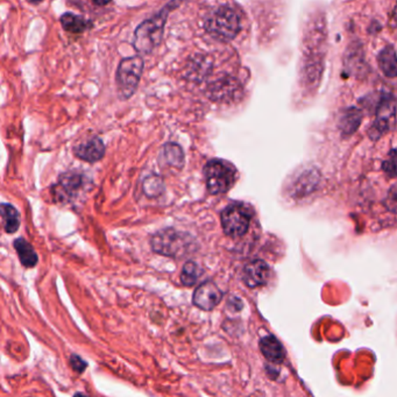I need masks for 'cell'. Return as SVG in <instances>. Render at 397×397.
<instances>
[{
	"mask_svg": "<svg viewBox=\"0 0 397 397\" xmlns=\"http://www.w3.org/2000/svg\"><path fill=\"white\" fill-rule=\"evenodd\" d=\"M177 5L179 4H168L160 11L159 13H156L147 20L142 21L137 27L132 45L140 56L151 54L156 47H159L165 34L167 18L169 15L170 11L175 8Z\"/></svg>",
	"mask_w": 397,
	"mask_h": 397,
	"instance_id": "6da1fadb",
	"label": "cell"
},
{
	"mask_svg": "<svg viewBox=\"0 0 397 397\" xmlns=\"http://www.w3.org/2000/svg\"><path fill=\"white\" fill-rule=\"evenodd\" d=\"M151 246L156 254L175 259L191 254L197 249L196 242L190 235L175 228H163L156 232L151 239Z\"/></svg>",
	"mask_w": 397,
	"mask_h": 397,
	"instance_id": "7a4b0ae2",
	"label": "cell"
},
{
	"mask_svg": "<svg viewBox=\"0 0 397 397\" xmlns=\"http://www.w3.org/2000/svg\"><path fill=\"white\" fill-rule=\"evenodd\" d=\"M239 13L230 6H221L209 14L204 22L205 31L218 41L230 42L240 32Z\"/></svg>",
	"mask_w": 397,
	"mask_h": 397,
	"instance_id": "3957f363",
	"label": "cell"
},
{
	"mask_svg": "<svg viewBox=\"0 0 397 397\" xmlns=\"http://www.w3.org/2000/svg\"><path fill=\"white\" fill-rule=\"evenodd\" d=\"M145 62L141 56H132L121 60L116 73L118 97L127 100L135 94L144 73Z\"/></svg>",
	"mask_w": 397,
	"mask_h": 397,
	"instance_id": "277c9868",
	"label": "cell"
},
{
	"mask_svg": "<svg viewBox=\"0 0 397 397\" xmlns=\"http://www.w3.org/2000/svg\"><path fill=\"white\" fill-rule=\"evenodd\" d=\"M90 183L85 174L78 170H68L60 174L57 182L50 188V195L56 203H73L90 187Z\"/></svg>",
	"mask_w": 397,
	"mask_h": 397,
	"instance_id": "5b68a950",
	"label": "cell"
},
{
	"mask_svg": "<svg viewBox=\"0 0 397 397\" xmlns=\"http://www.w3.org/2000/svg\"><path fill=\"white\" fill-rule=\"evenodd\" d=\"M207 190L212 195L224 194L237 181L235 166L224 160H212L204 168Z\"/></svg>",
	"mask_w": 397,
	"mask_h": 397,
	"instance_id": "8992f818",
	"label": "cell"
},
{
	"mask_svg": "<svg viewBox=\"0 0 397 397\" xmlns=\"http://www.w3.org/2000/svg\"><path fill=\"white\" fill-rule=\"evenodd\" d=\"M251 218L249 207L242 204H232L221 212V226L228 237L239 238L249 231Z\"/></svg>",
	"mask_w": 397,
	"mask_h": 397,
	"instance_id": "52a82bcc",
	"label": "cell"
},
{
	"mask_svg": "<svg viewBox=\"0 0 397 397\" xmlns=\"http://www.w3.org/2000/svg\"><path fill=\"white\" fill-rule=\"evenodd\" d=\"M395 116H396V103H395L394 96L391 94H384L381 97L380 103L377 106V119L368 131L370 138L377 140L391 127H394Z\"/></svg>",
	"mask_w": 397,
	"mask_h": 397,
	"instance_id": "ba28073f",
	"label": "cell"
},
{
	"mask_svg": "<svg viewBox=\"0 0 397 397\" xmlns=\"http://www.w3.org/2000/svg\"><path fill=\"white\" fill-rule=\"evenodd\" d=\"M73 153L77 159L92 165L104 159L105 153H106V147L99 137H92V138L88 139L87 141L81 142L78 145L75 146Z\"/></svg>",
	"mask_w": 397,
	"mask_h": 397,
	"instance_id": "9c48e42d",
	"label": "cell"
},
{
	"mask_svg": "<svg viewBox=\"0 0 397 397\" xmlns=\"http://www.w3.org/2000/svg\"><path fill=\"white\" fill-rule=\"evenodd\" d=\"M221 298H223V293L221 289L214 282L209 281V282L200 284V287L195 291L193 302L202 310L211 311L221 303Z\"/></svg>",
	"mask_w": 397,
	"mask_h": 397,
	"instance_id": "30bf717a",
	"label": "cell"
},
{
	"mask_svg": "<svg viewBox=\"0 0 397 397\" xmlns=\"http://www.w3.org/2000/svg\"><path fill=\"white\" fill-rule=\"evenodd\" d=\"M270 266L263 260H253L246 265L242 272V281L246 287L256 288L263 286L270 279Z\"/></svg>",
	"mask_w": 397,
	"mask_h": 397,
	"instance_id": "8fae6325",
	"label": "cell"
},
{
	"mask_svg": "<svg viewBox=\"0 0 397 397\" xmlns=\"http://www.w3.org/2000/svg\"><path fill=\"white\" fill-rule=\"evenodd\" d=\"M60 22L64 31L74 35L84 34L85 32L90 31L91 28L94 27V21L73 12L63 13L60 18Z\"/></svg>",
	"mask_w": 397,
	"mask_h": 397,
	"instance_id": "7c38bea8",
	"label": "cell"
},
{
	"mask_svg": "<svg viewBox=\"0 0 397 397\" xmlns=\"http://www.w3.org/2000/svg\"><path fill=\"white\" fill-rule=\"evenodd\" d=\"M260 349L263 356L273 363H282L286 359V351L280 340L274 335H266L260 340Z\"/></svg>",
	"mask_w": 397,
	"mask_h": 397,
	"instance_id": "4fadbf2b",
	"label": "cell"
},
{
	"mask_svg": "<svg viewBox=\"0 0 397 397\" xmlns=\"http://www.w3.org/2000/svg\"><path fill=\"white\" fill-rule=\"evenodd\" d=\"M363 120V113L356 107H349L340 112L338 119V127L344 137H349L356 133Z\"/></svg>",
	"mask_w": 397,
	"mask_h": 397,
	"instance_id": "5bb4252c",
	"label": "cell"
},
{
	"mask_svg": "<svg viewBox=\"0 0 397 397\" xmlns=\"http://www.w3.org/2000/svg\"><path fill=\"white\" fill-rule=\"evenodd\" d=\"M13 247L25 268H34L38 265L39 256L31 242L20 237L14 240Z\"/></svg>",
	"mask_w": 397,
	"mask_h": 397,
	"instance_id": "9a60e30c",
	"label": "cell"
},
{
	"mask_svg": "<svg viewBox=\"0 0 397 397\" xmlns=\"http://www.w3.org/2000/svg\"><path fill=\"white\" fill-rule=\"evenodd\" d=\"M0 217L7 235H14L20 228V214L17 207L10 203H0Z\"/></svg>",
	"mask_w": 397,
	"mask_h": 397,
	"instance_id": "2e32d148",
	"label": "cell"
},
{
	"mask_svg": "<svg viewBox=\"0 0 397 397\" xmlns=\"http://www.w3.org/2000/svg\"><path fill=\"white\" fill-rule=\"evenodd\" d=\"M377 62L384 75L394 78L397 74L396 52L393 46H387L381 50Z\"/></svg>",
	"mask_w": 397,
	"mask_h": 397,
	"instance_id": "e0dca14e",
	"label": "cell"
},
{
	"mask_svg": "<svg viewBox=\"0 0 397 397\" xmlns=\"http://www.w3.org/2000/svg\"><path fill=\"white\" fill-rule=\"evenodd\" d=\"M319 176L316 175V172L310 170L300 175V179L294 183V194L298 196H305L310 194L314 190V188L317 187Z\"/></svg>",
	"mask_w": 397,
	"mask_h": 397,
	"instance_id": "ac0fdd59",
	"label": "cell"
},
{
	"mask_svg": "<svg viewBox=\"0 0 397 397\" xmlns=\"http://www.w3.org/2000/svg\"><path fill=\"white\" fill-rule=\"evenodd\" d=\"M162 158L165 162L174 168L181 169L184 166V153L177 144H166L162 148Z\"/></svg>",
	"mask_w": 397,
	"mask_h": 397,
	"instance_id": "d6986e66",
	"label": "cell"
},
{
	"mask_svg": "<svg viewBox=\"0 0 397 397\" xmlns=\"http://www.w3.org/2000/svg\"><path fill=\"white\" fill-rule=\"evenodd\" d=\"M142 191L148 198L160 197L165 191V182L159 175L152 174L142 181Z\"/></svg>",
	"mask_w": 397,
	"mask_h": 397,
	"instance_id": "ffe728a7",
	"label": "cell"
},
{
	"mask_svg": "<svg viewBox=\"0 0 397 397\" xmlns=\"http://www.w3.org/2000/svg\"><path fill=\"white\" fill-rule=\"evenodd\" d=\"M202 270L198 267L197 263H193V261H188L183 266L182 273H181V281L184 286L191 287L197 282L200 279Z\"/></svg>",
	"mask_w": 397,
	"mask_h": 397,
	"instance_id": "44dd1931",
	"label": "cell"
},
{
	"mask_svg": "<svg viewBox=\"0 0 397 397\" xmlns=\"http://www.w3.org/2000/svg\"><path fill=\"white\" fill-rule=\"evenodd\" d=\"M382 169L387 174L388 177L395 179L396 177V149L393 148L391 154L388 155L387 160L382 165Z\"/></svg>",
	"mask_w": 397,
	"mask_h": 397,
	"instance_id": "7402d4cb",
	"label": "cell"
},
{
	"mask_svg": "<svg viewBox=\"0 0 397 397\" xmlns=\"http://www.w3.org/2000/svg\"><path fill=\"white\" fill-rule=\"evenodd\" d=\"M70 366L76 373L82 374L84 370H87L88 363L84 361L80 356L77 354H71L69 359Z\"/></svg>",
	"mask_w": 397,
	"mask_h": 397,
	"instance_id": "603a6c76",
	"label": "cell"
},
{
	"mask_svg": "<svg viewBox=\"0 0 397 397\" xmlns=\"http://www.w3.org/2000/svg\"><path fill=\"white\" fill-rule=\"evenodd\" d=\"M396 186L391 187V191L388 193V209L395 212L397 205Z\"/></svg>",
	"mask_w": 397,
	"mask_h": 397,
	"instance_id": "cb8c5ba5",
	"label": "cell"
},
{
	"mask_svg": "<svg viewBox=\"0 0 397 397\" xmlns=\"http://www.w3.org/2000/svg\"><path fill=\"white\" fill-rule=\"evenodd\" d=\"M74 397H90V396H88V395L83 394V393H76V394L74 395Z\"/></svg>",
	"mask_w": 397,
	"mask_h": 397,
	"instance_id": "d4e9b609",
	"label": "cell"
}]
</instances>
